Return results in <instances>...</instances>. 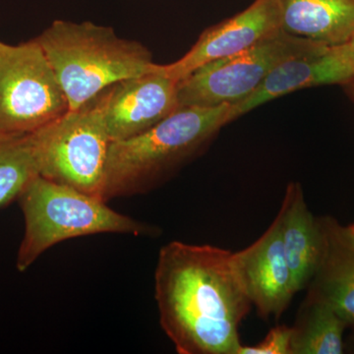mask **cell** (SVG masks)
Here are the masks:
<instances>
[{
    "instance_id": "19",
    "label": "cell",
    "mask_w": 354,
    "mask_h": 354,
    "mask_svg": "<svg viewBox=\"0 0 354 354\" xmlns=\"http://www.w3.org/2000/svg\"><path fill=\"white\" fill-rule=\"evenodd\" d=\"M342 87H344V92L346 93L351 101L354 104V78L353 80L349 81V82L342 85Z\"/></svg>"
},
{
    "instance_id": "17",
    "label": "cell",
    "mask_w": 354,
    "mask_h": 354,
    "mask_svg": "<svg viewBox=\"0 0 354 354\" xmlns=\"http://www.w3.org/2000/svg\"><path fill=\"white\" fill-rule=\"evenodd\" d=\"M291 327L277 326L254 346L241 344L237 354H290Z\"/></svg>"
},
{
    "instance_id": "21",
    "label": "cell",
    "mask_w": 354,
    "mask_h": 354,
    "mask_svg": "<svg viewBox=\"0 0 354 354\" xmlns=\"http://www.w3.org/2000/svg\"><path fill=\"white\" fill-rule=\"evenodd\" d=\"M8 46L9 44L1 43V41H0V55H1V53H3V51L6 50L7 48H8Z\"/></svg>"
},
{
    "instance_id": "14",
    "label": "cell",
    "mask_w": 354,
    "mask_h": 354,
    "mask_svg": "<svg viewBox=\"0 0 354 354\" xmlns=\"http://www.w3.org/2000/svg\"><path fill=\"white\" fill-rule=\"evenodd\" d=\"M281 28L326 46L346 43L354 32V0H278Z\"/></svg>"
},
{
    "instance_id": "8",
    "label": "cell",
    "mask_w": 354,
    "mask_h": 354,
    "mask_svg": "<svg viewBox=\"0 0 354 354\" xmlns=\"http://www.w3.org/2000/svg\"><path fill=\"white\" fill-rule=\"evenodd\" d=\"M180 109L177 82L153 64L108 88L106 124L111 142L148 131Z\"/></svg>"
},
{
    "instance_id": "4",
    "label": "cell",
    "mask_w": 354,
    "mask_h": 354,
    "mask_svg": "<svg viewBox=\"0 0 354 354\" xmlns=\"http://www.w3.org/2000/svg\"><path fill=\"white\" fill-rule=\"evenodd\" d=\"M25 232L16 259L25 272L60 242L101 234L157 236V227L109 208L101 198L37 176L19 199Z\"/></svg>"
},
{
    "instance_id": "16",
    "label": "cell",
    "mask_w": 354,
    "mask_h": 354,
    "mask_svg": "<svg viewBox=\"0 0 354 354\" xmlns=\"http://www.w3.org/2000/svg\"><path fill=\"white\" fill-rule=\"evenodd\" d=\"M38 176L30 134L0 133V209L18 201Z\"/></svg>"
},
{
    "instance_id": "20",
    "label": "cell",
    "mask_w": 354,
    "mask_h": 354,
    "mask_svg": "<svg viewBox=\"0 0 354 354\" xmlns=\"http://www.w3.org/2000/svg\"><path fill=\"white\" fill-rule=\"evenodd\" d=\"M344 227H346V232L349 239H351V241L354 243V221L353 223H351V225H344Z\"/></svg>"
},
{
    "instance_id": "5",
    "label": "cell",
    "mask_w": 354,
    "mask_h": 354,
    "mask_svg": "<svg viewBox=\"0 0 354 354\" xmlns=\"http://www.w3.org/2000/svg\"><path fill=\"white\" fill-rule=\"evenodd\" d=\"M108 88L30 134L39 176L101 198L111 144Z\"/></svg>"
},
{
    "instance_id": "13",
    "label": "cell",
    "mask_w": 354,
    "mask_h": 354,
    "mask_svg": "<svg viewBox=\"0 0 354 354\" xmlns=\"http://www.w3.org/2000/svg\"><path fill=\"white\" fill-rule=\"evenodd\" d=\"M277 216L286 260L299 292L309 286L322 252L319 218L307 206L301 184H288Z\"/></svg>"
},
{
    "instance_id": "3",
    "label": "cell",
    "mask_w": 354,
    "mask_h": 354,
    "mask_svg": "<svg viewBox=\"0 0 354 354\" xmlns=\"http://www.w3.org/2000/svg\"><path fill=\"white\" fill-rule=\"evenodd\" d=\"M36 39L66 95L69 111L155 64L144 44L90 21H53Z\"/></svg>"
},
{
    "instance_id": "22",
    "label": "cell",
    "mask_w": 354,
    "mask_h": 354,
    "mask_svg": "<svg viewBox=\"0 0 354 354\" xmlns=\"http://www.w3.org/2000/svg\"><path fill=\"white\" fill-rule=\"evenodd\" d=\"M349 349H351V351H353V353H354V335L351 337V342H349Z\"/></svg>"
},
{
    "instance_id": "10",
    "label": "cell",
    "mask_w": 354,
    "mask_h": 354,
    "mask_svg": "<svg viewBox=\"0 0 354 354\" xmlns=\"http://www.w3.org/2000/svg\"><path fill=\"white\" fill-rule=\"evenodd\" d=\"M281 30L278 0H255L241 12L207 28L183 57L158 65L178 83L203 65L246 50Z\"/></svg>"
},
{
    "instance_id": "9",
    "label": "cell",
    "mask_w": 354,
    "mask_h": 354,
    "mask_svg": "<svg viewBox=\"0 0 354 354\" xmlns=\"http://www.w3.org/2000/svg\"><path fill=\"white\" fill-rule=\"evenodd\" d=\"M232 264L247 297L264 320L279 319L297 295L276 216L251 245L232 253Z\"/></svg>"
},
{
    "instance_id": "11",
    "label": "cell",
    "mask_w": 354,
    "mask_h": 354,
    "mask_svg": "<svg viewBox=\"0 0 354 354\" xmlns=\"http://www.w3.org/2000/svg\"><path fill=\"white\" fill-rule=\"evenodd\" d=\"M354 78V67L342 44L322 53L290 58L279 64L259 88L228 113L230 123L266 102L304 88L323 85H344Z\"/></svg>"
},
{
    "instance_id": "2",
    "label": "cell",
    "mask_w": 354,
    "mask_h": 354,
    "mask_svg": "<svg viewBox=\"0 0 354 354\" xmlns=\"http://www.w3.org/2000/svg\"><path fill=\"white\" fill-rule=\"evenodd\" d=\"M230 106H183L148 131L111 142L102 200L145 194L206 152L230 123Z\"/></svg>"
},
{
    "instance_id": "12",
    "label": "cell",
    "mask_w": 354,
    "mask_h": 354,
    "mask_svg": "<svg viewBox=\"0 0 354 354\" xmlns=\"http://www.w3.org/2000/svg\"><path fill=\"white\" fill-rule=\"evenodd\" d=\"M322 252L306 290L320 298L354 328V243L334 216H318Z\"/></svg>"
},
{
    "instance_id": "15",
    "label": "cell",
    "mask_w": 354,
    "mask_h": 354,
    "mask_svg": "<svg viewBox=\"0 0 354 354\" xmlns=\"http://www.w3.org/2000/svg\"><path fill=\"white\" fill-rule=\"evenodd\" d=\"M348 325L327 302L307 293L291 327L290 354H342Z\"/></svg>"
},
{
    "instance_id": "1",
    "label": "cell",
    "mask_w": 354,
    "mask_h": 354,
    "mask_svg": "<svg viewBox=\"0 0 354 354\" xmlns=\"http://www.w3.org/2000/svg\"><path fill=\"white\" fill-rule=\"evenodd\" d=\"M232 252L171 241L160 248L155 298L160 327L179 354H237L239 327L252 304Z\"/></svg>"
},
{
    "instance_id": "18",
    "label": "cell",
    "mask_w": 354,
    "mask_h": 354,
    "mask_svg": "<svg viewBox=\"0 0 354 354\" xmlns=\"http://www.w3.org/2000/svg\"><path fill=\"white\" fill-rule=\"evenodd\" d=\"M342 46H344V51H346V55H348L349 62H351L354 67V32L348 41L346 43L342 44Z\"/></svg>"
},
{
    "instance_id": "7",
    "label": "cell",
    "mask_w": 354,
    "mask_h": 354,
    "mask_svg": "<svg viewBox=\"0 0 354 354\" xmlns=\"http://www.w3.org/2000/svg\"><path fill=\"white\" fill-rule=\"evenodd\" d=\"M69 111L62 86L36 39L0 55V133L29 135Z\"/></svg>"
},
{
    "instance_id": "6",
    "label": "cell",
    "mask_w": 354,
    "mask_h": 354,
    "mask_svg": "<svg viewBox=\"0 0 354 354\" xmlns=\"http://www.w3.org/2000/svg\"><path fill=\"white\" fill-rule=\"evenodd\" d=\"M328 48L281 30L246 50L203 65L179 81V104L180 108L234 106L252 95L281 62Z\"/></svg>"
}]
</instances>
